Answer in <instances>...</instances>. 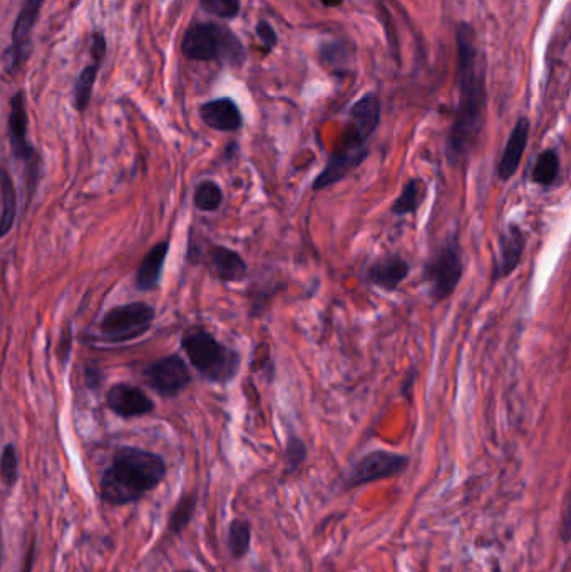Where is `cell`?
Masks as SVG:
<instances>
[{"label":"cell","instance_id":"obj_1","mask_svg":"<svg viewBox=\"0 0 571 572\" xmlns=\"http://www.w3.org/2000/svg\"><path fill=\"white\" fill-rule=\"evenodd\" d=\"M458 47V106L446 138V159L451 168L468 163L483 136L488 114L486 57L478 34L468 22L456 29Z\"/></svg>","mask_w":571,"mask_h":572},{"label":"cell","instance_id":"obj_2","mask_svg":"<svg viewBox=\"0 0 571 572\" xmlns=\"http://www.w3.org/2000/svg\"><path fill=\"white\" fill-rule=\"evenodd\" d=\"M381 121L382 99L377 92H366L350 106L339 144L329 154L324 169L312 181L314 193L342 183L369 158L371 141Z\"/></svg>","mask_w":571,"mask_h":572},{"label":"cell","instance_id":"obj_3","mask_svg":"<svg viewBox=\"0 0 571 572\" xmlns=\"http://www.w3.org/2000/svg\"><path fill=\"white\" fill-rule=\"evenodd\" d=\"M165 477L163 457L148 450L123 447L104 470L99 482V497L108 506H128L155 491Z\"/></svg>","mask_w":571,"mask_h":572},{"label":"cell","instance_id":"obj_4","mask_svg":"<svg viewBox=\"0 0 571 572\" xmlns=\"http://www.w3.org/2000/svg\"><path fill=\"white\" fill-rule=\"evenodd\" d=\"M181 347L196 372L211 384H230L240 372V352L217 340L203 327L188 328L181 337Z\"/></svg>","mask_w":571,"mask_h":572},{"label":"cell","instance_id":"obj_5","mask_svg":"<svg viewBox=\"0 0 571 572\" xmlns=\"http://www.w3.org/2000/svg\"><path fill=\"white\" fill-rule=\"evenodd\" d=\"M181 52L188 61L222 62L233 67L247 61V49L240 37L217 22H196L188 27L181 41Z\"/></svg>","mask_w":571,"mask_h":572},{"label":"cell","instance_id":"obj_6","mask_svg":"<svg viewBox=\"0 0 571 572\" xmlns=\"http://www.w3.org/2000/svg\"><path fill=\"white\" fill-rule=\"evenodd\" d=\"M463 276V248L458 235H448L422 265V281L427 286V297L433 303L446 302L458 290Z\"/></svg>","mask_w":571,"mask_h":572},{"label":"cell","instance_id":"obj_7","mask_svg":"<svg viewBox=\"0 0 571 572\" xmlns=\"http://www.w3.org/2000/svg\"><path fill=\"white\" fill-rule=\"evenodd\" d=\"M155 322V308L146 303H129L104 315L99 333L104 342L123 343L145 335Z\"/></svg>","mask_w":571,"mask_h":572},{"label":"cell","instance_id":"obj_8","mask_svg":"<svg viewBox=\"0 0 571 572\" xmlns=\"http://www.w3.org/2000/svg\"><path fill=\"white\" fill-rule=\"evenodd\" d=\"M409 464H411L409 455L384 449L371 450L352 465V469L345 477L344 487L350 491V489L367 486L372 482L392 479L406 472Z\"/></svg>","mask_w":571,"mask_h":572},{"label":"cell","instance_id":"obj_9","mask_svg":"<svg viewBox=\"0 0 571 572\" xmlns=\"http://www.w3.org/2000/svg\"><path fill=\"white\" fill-rule=\"evenodd\" d=\"M526 245H528V236L520 223L508 221L503 231L499 233L498 255L494 258L493 268H491L493 285L513 275V271L521 265Z\"/></svg>","mask_w":571,"mask_h":572},{"label":"cell","instance_id":"obj_10","mask_svg":"<svg viewBox=\"0 0 571 572\" xmlns=\"http://www.w3.org/2000/svg\"><path fill=\"white\" fill-rule=\"evenodd\" d=\"M146 382L161 397H176L191 384L190 368L180 355L160 358L146 368Z\"/></svg>","mask_w":571,"mask_h":572},{"label":"cell","instance_id":"obj_11","mask_svg":"<svg viewBox=\"0 0 571 572\" xmlns=\"http://www.w3.org/2000/svg\"><path fill=\"white\" fill-rule=\"evenodd\" d=\"M411 275V265L397 253L381 256L364 271L367 283L386 293H394Z\"/></svg>","mask_w":571,"mask_h":572},{"label":"cell","instance_id":"obj_12","mask_svg":"<svg viewBox=\"0 0 571 572\" xmlns=\"http://www.w3.org/2000/svg\"><path fill=\"white\" fill-rule=\"evenodd\" d=\"M530 131V119L526 118V116H521L516 121L513 129H511L505 149H503L501 158H499L498 169H496L499 181L508 183L518 173L523 156H525L526 146H528V141H530Z\"/></svg>","mask_w":571,"mask_h":572},{"label":"cell","instance_id":"obj_13","mask_svg":"<svg viewBox=\"0 0 571 572\" xmlns=\"http://www.w3.org/2000/svg\"><path fill=\"white\" fill-rule=\"evenodd\" d=\"M109 409L123 419L143 417L155 410V404L143 390L133 385L118 384L111 387L106 397Z\"/></svg>","mask_w":571,"mask_h":572},{"label":"cell","instance_id":"obj_14","mask_svg":"<svg viewBox=\"0 0 571 572\" xmlns=\"http://www.w3.org/2000/svg\"><path fill=\"white\" fill-rule=\"evenodd\" d=\"M26 96L24 91L17 92L11 99V114H9V138H11L12 154L24 163H31L32 159L39 158L31 143L27 141Z\"/></svg>","mask_w":571,"mask_h":572},{"label":"cell","instance_id":"obj_15","mask_svg":"<svg viewBox=\"0 0 571 572\" xmlns=\"http://www.w3.org/2000/svg\"><path fill=\"white\" fill-rule=\"evenodd\" d=\"M200 118L210 129L220 133H237L243 128V114L232 98H218L201 104Z\"/></svg>","mask_w":571,"mask_h":572},{"label":"cell","instance_id":"obj_16","mask_svg":"<svg viewBox=\"0 0 571 572\" xmlns=\"http://www.w3.org/2000/svg\"><path fill=\"white\" fill-rule=\"evenodd\" d=\"M208 266L218 280L237 283L247 278L248 265L238 251L227 246L215 245L208 250Z\"/></svg>","mask_w":571,"mask_h":572},{"label":"cell","instance_id":"obj_17","mask_svg":"<svg viewBox=\"0 0 571 572\" xmlns=\"http://www.w3.org/2000/svg\"><path fill=\"white\" fill-rule=\"evenodd\" d=\"M317 57L322 66L335 77L349 76L354 67V54L349 46L339 39L322 41L317 47Z\"/></svg>","mask_w":571,"mask_h":572},{"label":"cell","instance_id":"obj_18","mask_svg":"<svg viewBox=\"0 0 571 572\" xmlns=\"http://www.w3.org/2000/svg\"><path fill=\"white\" fill-rule=\"evenodd\" d=\"M168 251H170V241H161L145 256V260L141 261L136 273V285L139 290L143 292L153 290L160 283Z\"/></svg>","mask_w":571,"mask_h":572},{"label":"cell","instance_id":"obj_19","mask_svg":"<svg viewBox=\"0 0 571 572\" xmlns=\"http://www.w3.org/2000/svg\"><path fill=\"white\" fill-rule=\"evenodd\" d=\"M44 0H26V4L22 6L14 29H12V46L22 47V49H31V36L34 27H36L37 19L41 14Z\"/></svg>","mask_w":571,"mask_h":572},{"label":"cell","instance_id":"obj_20","mask_svg":"<svg viewBox=\"0 0 571 572\" xmlns=\"http://www.w3.org/2000/svg\"><path fill=\"white\" fill-rule=\"evenodd\" d=\"M426 200V184L421 178H409L402 186L401 195L392 203L391 213L397 218L416 215Z\"/></svg>","mask_w":571,"mask_h":572},{"label":"cell","instance_id":"obj_21","mask_svg":"<svg viewBox=\"0 0 571 572\" xmlns=\"http://www.w3.org/2000/svg\"><path fill=\"white\" fill-rule=\"evenodd\" d=\"M560 178V154L555 148H548L538 154L533 169L531 181L540 188H553Z\"/></svg>","mask_w":571,"mask_h":572},{"label":"cell","instance_id":"obj_22","mask_svg":"<svg viewBox=\"0 0 571 572\" xmlns=\"http://www.w3.org/2000/svg\"><path fill=\"white\" fill-rule=\"evenodd\" d=\"M0 195H2V213H0V238L7 236L16 223L17 195L11 174L0 168Z\"/></svg>","mask_w":571,"mask_h":572},{"label":"cell","instance_id":"obj_23","mask_svg":"<svg viewBox=\"0 0 571 572\" xmlns=\"http://www.w3.org/2000/svg\"><path fill=\"white\" fill-rule=\"evenodd\" d=\"M252 546V522L247 519H233L228 527L227 547L230 556L240 561L247 556Z\"/></svg>","mask_w":571,"mask_h":572},{"label":"cell","instance_id":"obj_24","mask_svg":"<svg viewBox=\"0 0 571 572\" xmlns=\"http://www.w3.org/2000/svg\"><path fill=\"white\" fill-rule=\"evenodd\" d=\"M101 69V62L93 61L88 67H84L79 74L76 86H74V106L79 113H84L89 108V103L93 99L94 84L98 79V72Z\"/></svg>","mask_w":571,"mask_h":572},{"label":"cell","instance_id":"obj_25","mask_svg":"<svg viewBox=\"0 0 571 572\" xmlns=\"http://www.w3.org/2000/svg\"><path fill=\"white\" fill-rule=\"evenodd\" d=\"M196 504H198V497L193 492L181 496L180 501L176 502V506L173 507L170 522H168L171 534L178 536L190 526L191 519L195 516Z\"/></svg>","mask_w":571,"mask_h":572},{"label":"cell","instance_id":"obj_26","mask_svg":"<svg viewBox=\"0 0 571 572\" xmlns=\"http://www.w3.org/2000/svg\"><path fill=\"white\" fill-rule=\"evenodd\" d=\"M193 201H195L196 208L205 213L220 210L223 203V189L215 181L206 179L196 186Z\"/></svg>","mask_w":571,"mask_h":572},{"label":"cell","instance_id":"obj_27","mask_svg":"<svg viewBox=\"0 0 571 572\" xmlns=\"http://www.w3.org/2000/svg\"><path fill=\"white\" fill-rule=\"evenodd\" d=\"M0 481L14 487L19 481V457L14 444H7L0 454Z\"/></svg>","mask_w":571,"mask_h":572},{"label":"cell","instance_id":"obj_28","mask_svg":"<svg viewBox=\"0 0 571 572\" xmlns=\"http://www.w3.org/2000/svg\"><path fill=\"white\" fill-rule=\"evenodd\" d=\"M200 6L203 11L223 21H232L242 9L240 0H200Z\"/></svg>","mask_w":571,"mask_h":572},{"label":"cell","instance_id":"obj_29","mask_svg":"<svg viewBox=\"0 0 571 572\" xmlns=\"http://www.w3.org/2000/svg\"><path fill=\"white\" fill-rule=\"evenodd\" d=\"M307 460V445L300 437H289L287 447H285V467L289 474H294L305 464Z\"/></svg>","mask_w":571,"mask_h":572},{"label":"cell","instance_id":"obj_30","mask_svg":"<svg viewBox=\"0 0 571 572\" xmlns=\"http://www.w3.org/2000/svg\"><path fill=\"white\" fill-rule=\"evenodd\" d=\"M257 37L258 41L262 42L263 51L265 52H272L278 44V36L275 29H273L272 24L270 22L265 21H258L257 22Z\"/></svg>","mask_w":571,"mask_h":572},{"label":"cell","instance_id":"obj_31","mask_svg":"<svg viewBox=\"0 0 571 572\" xmlns=\"http://www.w3.org/2000/svg\"><path fill=\"white\" fill-rule=\"evenodd\" d=\"M106 51H108V42L104 39L103 32H94L93 39H91V56H93V61L103 62Z\"/></svg>","mask_w":571,"mask_h":572},{"label":"cell","instance_id":"obj_32","mask_svg":"<svg viewBox=\"0 0 571 572\" xmlns=\"http://www.w3.org/2000/svg\"><path fill=\"white\" fill-rule=\"evenodd\" d=\"M69 352H71V328H67L66 333L62 335L61 347H59V357L62 358V362H66Z\"/></svg>","mask_w":571,"mask_h":572},{"label":"cell","instance_id":"obj_33","mask_svg":"<svg viewBox=\"0 0 571 572\" xmlns=\"http://www.w3.org/2000/svg\"><path fill=\"white\" fill-rule=\"evenodd\" d=\"M32 557H34V544H32L31 551H29V556H27L26 567H24V572H31Z\"/></svg>","mask_w":571,"mask_h":572},{"label":"cell","instance_id":"obj_34","mask_svg":"<svg viewBox=\"0 0 571 572\" xmlns=\"http://www.w3.org/2000/svg\"><path fill=\"white\" fill-rule=\"evenodd\" d=\"M322 2H324L325 6L335 7L340 6L344 0H322Z\"/></svg>","mask_w":571,"mask_h":572},{"label":"cell","instance_id":"obj_35","mask_svg":"<svg viewBox=\"0 0 571 572\" xmlns=\"http://www.w3.org/2000/svg\"><path fill=\"white\" fill-rule=\"evenodd\" d=\"M2 559H4V539H2V529H0V567H2Z\"/></svg>","mask_w":571,"mask_h":572},{"label":"cell","instance_id":"obj_36","mask_svg":"<svg viewBox=\"0 0 571 572\" xmlns=\"http://www.w3.org/2000/svg\"><path fill=\"white\" fill-rule=\"evenodd\" d=\"M180 572H195V571H190V569H186V571H180Z\"/></svg>","mask_w":571,"mask_h":572}]
</instances>
